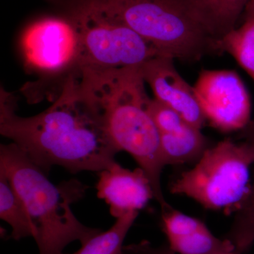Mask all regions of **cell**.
Returning <instances> with one entry per match:
<instances>
[{
    "label": "cell",
    "instance_id": "cell-1",
    "mask_svg": "<svg viewBox=\"0 0 254 254\" xmlns=\"http://www.w3.org/2000/svg\"><path fill=\"white\" fill-rule=\"evenodd\" d=\"M71 76L49 108L23 118L14 102L1 96L0 133L48 175L53 166L70 173L99 172L115 163L119 150L110 139L99 108Z\"/></svg>",
    "mask_w": 254,
    "mask_h": 254
},
{
    "label": "cell",
    "instance_id": "cell-2",
    "mask_svg": "<svg viewBox=\"0 0 254 254\" xmlns=\"http://www.w3.org/2000/svg\"><path fill=\"white\" fill-rule=\"evenodd\" d=\"M141 66L114 70L81 68L78 83L82 93L99 108L117 149L131 155L146 174L154 198L165 212L173 207L162 190L165 165L160 133L148 110L151 98L145 91Z\"/></svg>",
    "mask_w": 254,
    "mask_h": 254
},
{
    "label": "cell",
    "instance_id": "cell-3",
    "mask_svg": "<svg viewBox=\"0 0 254 254\" xmlns=\"http://www.w3.org/2000/svg\"><path fill=\"white\" fill-rule=\"evenodd\" d=\"M63 12L125 25L163 56L198 61L218 53L214 39L190 0H52Z\"/></svg>",
    "mask_w": 254,
    "mask_h": 254
},
{
    "label": "cell",
    "instance_id": "cell-4",
    "mask_svg": "<svg viewBox=\"0 0 254 254\" xmlns=\"http://www.w3.org/2000/svg\"><path fill=\"white\" fill-rule=\"evenodd\" d=\"M0 172L4 173L27 210L39 254H63L69 244L82 245L101 232L86 226L73 213L88 188L76 179L55 185L14 143L0 147Z\"/></svg>",
    "mask_w": 254,
    "mask_h": 254
},
{
    "label": "cell",
    "instance_id": "cell-5",
    "mask_svg": "<svg viewBox=\"0 0 254 254\" xmlns=\"http://www.w3.org/2000/svg\"><path fill=\"white\" fill-rule=\"evenodd\" d=\"M235 138L209 147L194 167L170 186L173 194L185 195L209 210L233 213L251 183L254 164V120Z\"/></svg>",
    "mask_w": 254,
    "mask_h": 254
},
{
    "label": "cell",
    "instance_id": "cell-6",
    "mask_svg": "<svg viewBox=\"0 0 254 254\" xmlns=\"http://www.w3.org/2000/svg\"><path fill=\"white\" fill-rule=\"evenodd\" d=\"M18 46L23 67L39 78L33 85L39 83L37 86L43 88L56 83L63 90L81 71L79 28L66 13L40 16L28 23L20 34Z\"/></svg>",
    "mask_w": 254,
    "mask_h": 254
},
{
    "label": "cell",
    "instance_id": "cell-7",
    "mask_svg": "<svg viewBox=\"0 0 254 254\" xmlns=\"http://www.w3.org/2000/svg\"><path fill=\"white\" fill-rule=\"evenodd\" d=\"M67 14L76 20L79 28L81 68L114 70L134 67L163 56L148 42L125 25L94 16Z\"/></svg>",
    "mask_w": 254,
    "mask_h": 254
},
{
    "label": "cell",
    "instance_id": "cell-8",
    "mask_svg": "<svg viewBox=\"0 0 254 254\" xmlns=\"http://www.w3.org/2000/svg\"><path fill=\"white\" fill-rule=\"evenodd\" d=\"M193 88L206 121L219 131H240L252 120L250 94L236 71L203 70Z\"/></svg>",
    "mask_w": 254,
    "mask_h": 254
},
{
    "label": "cell",
    "instance_id": "cell-9",
    "mask_svg": "<svg viewBox=\"0 0 254 254\" xmlns=\"http://www.w3.org/2000/svg\"><path fill=\"white\" fill-rule=\"evenodd\" d=\"M174 60L160 56L143 64V79L151 88L155 100L173 108L191 126L202 129L207 121L194 88L178 72Z\"/></svg>",
    "mask_w": 254,
    "mask_h": 254
},
{
    "label": "cell",
    "instance_id": "cell-10",
    "mask_svg": "<svg viewBox=\"0 0 254 254\" xmlns=\"http://www.w3.org/2000/svg\"><path fill=\"white\" fill-rule=\"evenodd\" d=\"M95 188L98 198L106 202L116 219L139 211L154 198L149 180L141 168L130 170L117 162L99 172Z\"/></svg>",
    "mask_w": 254,
    "mask_h": 254
},
{
    "label": "cell",
    "instance_id": "cell-11",
    "mask_svg": "<svg viewBox=\"0 0 254 254\" xmlns=\"http://www.w3.org/2000/svg\"><path fill=\"white\" fill-rule=\"evenodd\" d=\"M160 144L165 166L197 163L209 148L201 129L190 124L175 133H160Z\"/></svg>",
    "mask_w": 254,
    "mask_h": 254
},
{
    "label": "cell",
    "instance_id": "cell-12",
    "mask_svg": "<svg viewBox=\"0 0 254 254\" xmlns=\"http://www.w3.org/2000/svg\"><path fill=\"white\" fill-rule=\"evenodd\" d=\"M214 39L218 41L236 28L251 0H190Z\"/></svg>",
    "mask_w": 254,
    "mask_h": 254
},
{
    "label": "cell",
    "instance_id": "cell-13",
    "mask_svg": "<svg viewBox=\"0 0 254 254\" xmlns=\"http://www.w3.org/2000/svg\"><path fill=\"white\" fill-rule=\"evenodd\" d=\"M0 217L11 227V237L18 241L33 236L26 206L4 173L0 172Z\"/></svg>",
    "mask_w": 254,
    "mask_h": 254
},
{
    "label": "cell",
    "instance_id": "cell-14",
    "mask_svg": "<svg viewBox=\"0 0 254 254\" xmlns=\"http://www.w3.org/2000/svg\"><path fill=\"white\" fill-rule=\"evenodd\" d=\"M218 53H227L254 80V14L218 41Z\"/></svg>",
    "mask_w": 254,
    "mask_h": 254
},
{
    "label": "cell",
    "instance_id": "cell-15",
    "mask_svg": "<svg viewBox=\"0 0 254 254\" xmlns=\"http://www.w3.org/2000/svg\"><path fill=\"white\" fill-rule=\"evenodd\" d=\"M233 213V222L225 240L233 246L235 253L242 254L254 243V174L247 193Z\"/></svg>",
    "mask_w": 254,
    "mask_h": 254
},
{
    "label": "cell",
    "instance_id": "cell-16",
    "mask_svg": "<svg viewBox=\"0 0 254 254\" xmlns=\"http://www.w3.org/2000/svg\"><path fill=\"white\" fill-rule=\"evenodd\" d=\"M138 215L134 211L120 217L109 230L92 237L77 252L63 254H124V242Z\"/></svg>",
    "mask_w": 254,
    "mask_h": 254
},
{
    "label": "cell",
    "instance_id": "cell-17",
    "mask_svg": "<svg viewBox=\"0 0 254 254\" xmlns=\"http://www.w3.org/2000/svg\"><path fill=\"white\" fill-rule=\"evenodd\" d=\"M168 240L170 249L176 254H220L235 252L228 240L217 238L206 226L198 231Z\"/></svg>",
    "mask_w": 254,
    "mask_h": 254
},
{
    "label": "cell",
    "instance_id": "cell-18",
    "mask_svg": "<svg viewBox=\"0 0 254 254\" xmlns=\"http://www.w3.org/2000/svg\"><path fill=\"white\" fill-rule=\"evenodd\" d=\"M163 230L168 239L184 236L206 226L198 219L189 216L171 208L163 212Z\"/></svg>",
    "mask_w": 254,
    "mask_h": 254
},
{
    "label": "cell",
    "instance_id": "cell-19",
    "mask_svg": "<svg viewBox=\"0 0 254 254\" xmlns=\"http://www.w3.org/2000/svg\"><path fill=\"white\" fill-rule=\"evenodd\" d=\"M148 110L160 133H175L188 124L173 108L155 98L150 100Z\"/></svg>",
    "mask_w": 254,
    "mask_h": 254
},
{
    "label": "cell",
    "instance_id": "cell-20",
    "mask_svg": "<svg viewBox=\"0 0 254 254\" xmlns=\"http://www.w3.org/2000/svg\"><path fill=\"white\" fill-rule=\"evenodd\" d=\"M124 254H176L168 245L154 247L150 242L143 240L139 243L124 247ZM220 254H237L235 252Z\"/></svg>",
    "mask_w": 254,
    "mask_h": 254
},
{
    "label": "cell",
    "instance_id": "cell-21",
    "mask_svg": "<svg viewBox=\"0 0 254 254\" xmlns=\"http://www.w3.org/2000/svg\"><path fill=\"white\" fill-rule=\"evenodd\" d=\"M243 14L244 17L254 14V0H251L250 3L247 4Z\"/></svg>",
    "mask_w": 254,
    "mask_h": 254
}]
</instances>
